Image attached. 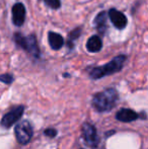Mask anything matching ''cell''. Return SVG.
<instances>
[{"label": "cell", "instance_id": "cell-1", "mask_svg": "<svg viewBox=\"0 0 148 149\" xmlns=\"http://www.w3.org/2000/svg\"><path fill=\"white\" fill-rule=\"evenodd\" d=\"M126 60L127 57L125 55L117 56L107 64L92 68L89 72V76L92 79H99L105 76H109V75L115 74L117 72H120L124 67Z\"/></svg>", "mask_w": 148, "mask_h": 149}, {"label": "cell", "instance_id": "cell-6", "mask_svg": "<svg viewBox=\"0 0 148 149\" xmlns=\"http://www.w3.org/2000/svg\"><path fill=\"white\" fill-rule=\"evenodd\" d=\"M107 13L108 16L110 17V19H111L112 24H114V26L116 29H118V30H124L127 26V24H128V18H127V16L123 12L119 11L116 8H111L109 10V12H107Z\"/></svg>", "mask_w": 148, "mask_h": 149}, {"label": "cell", "instance_id": "cell-9", "mask_svg": "<svg viewBox=\"0 0 148 149\" xmlns=\"http://www.w3.org/2000/svg\"><path fill=\"white\" fill-rule=\"evenodd\" d=\"M107 18H108V13L106 11H101L93 19V24H94L97 31L103 36L105 35L106 31L108 30Z\"/></svg>", "mask_w": 148, "mask_h": 149}, {"label": "cell", "instance_id": "cell-8", "mask_svg": "<svg viewBox=\"0 0 148 149\" xmlns=\"http://www.w3.org/2000/svg\"><path fill=\"white\" fill-rule=\"evenodd\" d=\"M82 132H83V137L84 140L89 146L95 147L99 144V137H97V130L90 124H84L82 127Z\"/></svg>", "mask_w": 148, "mask_h": 149}, {"label": "cell", "instance_id": "cell-7", "mask_svg": "<svg viewBox=\"0 0 148 149\" xmlns=\"http://www.w3.org/2000/svg\"><path fill=\"white\" fill-rule=\"evenodd\" d=\"M12 22L15 26H24L26 22V7L22 3L17 2L12 6Z\"/></svg>", "mask_w": 148, "mask_h": 149}, {"label": "cell", "instance_id": "cell-5", "mask_svg": "<svg viewBox=\"0 0 148 149\" xmlns=\"http://www.w3.org/2000/svg\"><path fill=\"white\" fill-rule=\"evenodd\" d=\"M24 111V108L22 106H18L12 109L10 112L5 114V116H3V118L1 119V122H0L1 126L4 128H10L13 124H15L18 120L22 118Z\"/></svg>", "mask_w": 148, "mask_h": 149}, {"label": "cell", "instance_id": "cell-10", "mask_svg": "<svg viewBox=\"0 0 148 149\" xmlns=\"http://www.w3.org/2000/svg\"><path fill=\"white\" fill-rule=\"evenodd\" d=\"M48 42L52 50L58 51L64 45V39L60 33H57L55 31H49L48 33Z\"/></svg>", "mask_w": 148, "mask_h": 149}, {"label": "cell", "instance_id": "cell-11", "mask_svg": "<svg viewBox=\"0 0 148 149\" xmlns=\"http://www.w3.org/2000/svg\"><path fill=\"white\" fill-rule=\"evenodd\" d=\"M116 118L120 122L129 123V122H133L137 120L139 118V116L137 113H135L134 111L130 110V109H122L117 113Z\"/></svg>", "mask_w": 148, "mask_h": 149}, {"label": "cell", "instance_id": "cell-17", "mask_svg": "<svg viewBox=\"0 0 148 149\" xmlns=\"http://www.w3.org/2000/svg\"><path fill=\"white\" fill-rule=\"evenodd\" d=\"M80 149H83V148H80Z\"/></svg>", "mask_w": 148, "mask_h": 149}, {"label": "cell", "instance_id": "cell-13", "mask_svg": "<svg viewBox=\"0 0 148 149\" xmlns=\"http://www.w3.org/2000/svg\"><path fill=\"white\" fill-rule=\"evenodd\" d=\"M81 33H82L81 28H77V29H75V30H73L72 31H70V33H69V35H68V39H67V45H68V47H69L70 49H72V48H73L75 41H76L79 37H80Z\"/></svg>", "mask_w": 148, "mask_h": 149}, {"label": "cell", "instance_id": "cell-3", "mask_svg": "<svg viewBox=\"0 0 148 149\" xmlns=\"http://www.w3.org/2000/svg\"><path fill=\"white\" fill-rule=\"evenodd\" d=\"M13 41L17 47L24 49L28 53H30L33 57L39 58L40 57V48L38 45V41L35 35H30L28 37H24L22 33H15L13 35Z\"/></svg>", "mask_w": 148, "mask_h": 149}, {"label": "cell", "instance_id": "cell-2", "mask_svg": "<svg viewBox=\"0 0 148 149\" xmlns=\"http://www.w3.org/2000/svg\"><path fill=\"white\" fill-rule=\"evenodd\" d=\"M119 100L118 92L114 88L106 89L97 93L92 98V107L99 113L111 111L117 104Z\"/></svg>", "mask_w": 148, "mask_h": 149}, {"label": "cell", "instance_id": "cell-12", "mask_svg": "<svg viewBox=\"0 0 148 149\" xmlns=\"http://www.w3.org/2000/svg\"><path fill=\"white\" fill-rule=\"evenodd\" d=\"M103 48V40L99 36H91L86 42V49L89 53H97Z\"/></svg>", "mask_w": 148, "mask_h": 149}, {"label": "cell", "instance_id": "cell-14", "mask_svg": "<svg viewBox=\"0 0 148 149\" xmlns=\"http://www.w3.org/2000/svg\"><path fill=\"white\" fill-rule=\"evenodd\" d=\"M44 3L52 9H59L61 7V1L60 0H44Z\"/></svg>", "mask_w": 148, "mask_h": 149}, {"label": "cell", "instance_id": "cell-15", "mask_svg": "<svg viewBox=\"0 0 148 149\" xmlns=\"http://www.w3.org/2000/svg\"><path fill=\"white\" fill-rule=\"evenodd\" d=\"M0 81H2L5 84H11L12 81H13V76L11 74H8V73L2 74L0 75Z\"/></svg>", "mask_w": 148, "mask_h": 149}, {"label": "cell", "instance_id": "cell-16", "mask_svg": "<svg viewBox=\"0 0 148 149\" xmlns=\"http://www.w3.org/2000/svg\"><path fill=\"white\" fill-rule=\"evenodd\" d=\"M45 135L48 136V137H55L57 135V131L55 129H47L45 131Z\"/></svg>", "mask_w": 148, "mask_h": 149}, {"label": "cell", "instance_id": "cell-4", "mask_svg": "<svg viewBox=\"0 0 148 149\" xmlns=\"http://www.w3.org/2000/svg\"><path fill=\"white\" fill-rule=\"evenodd\" d=\"M15 137L18 143L26 145L33 137V127L28 121H22L15 127Z\"/></svg>", "mask_w": 148, "mask_h": 149}]
</instances>
